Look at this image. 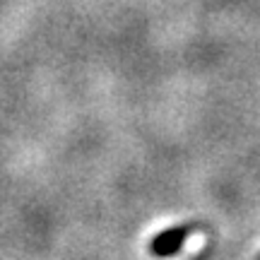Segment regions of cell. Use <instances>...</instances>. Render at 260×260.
Wrapping results in <instances>:
<instances>
[{"instance_id": "6da1fadb", "label": "cell", "mask_w": 260, "mask_h": 260, "mask_svg": "<svg viewBox=\"0 0 260 260\" xmlns=\"http://www.w3.org/2000/svg\"><path fill=\"white\" fill-rule=\"evenodd\" d=\"M186 229H169V232L159 234L157 239L152 241V253L154 255H174L183 248V243H186Z\"/></svg>"}]
</instances>
